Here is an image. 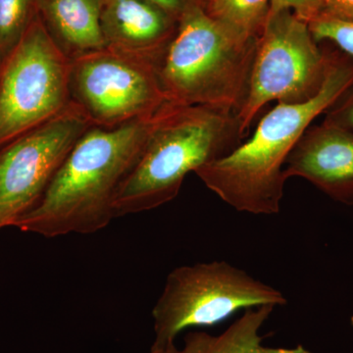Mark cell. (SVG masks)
Segmentation results:
<instances>
[{
  "label": "cell",
  "mask_w": 353,
  "mask_h": 353,
  "mask_svg": "<svg viewBox=\"0 0 353 353\" xmlns=\"http://www.w3.org/2000/svg\"><path fill=\"white\" fill-rule=\"evenodd\" d=\"M165 108L112 129L90 127L70 150L38 205L14 227L44 238L94 234L108 227L115 219L114 201L121 185Z\"/></svg>",
  "instance_id": "obj_1"
},
{
  "label": "cell",
  "mask_w": 353,
  "mask_h": 353,
  "mask_svg": "<svg viewBox=\"0 0 353 353\" xmlns=\"http://www.w3.org/2000/svg\"><path fill=\"white\" fill-rule=\"evenodd\" d=\"M353 85V57L328 48V67L318 94L301 103H280L260 120L252 138L194 174L239 212H280L285 160L306 130Z\"/></svg>",
  "instance_id": "obj_2"
},
{
  "label": "cell",
  "mask_w": 353,
  "mask_h": 353,
  "mask_svg": "<svg viewBox=\"0 0 353 353\" xmlns=\"http://www.w3.org/2000/svg\"><path fill=\"white\" fill-rule=\"evenodd\" d=\"M243 139L231 111L168 103L121 185L114 201L115 218L173 201L188 174L230 154Z\"/></svg>",
  "instance_id": "obj_3"
},
{
  "label": "cell",
  "mask_w": 353,
  "mask_h": 353,
  "mask_svg": "<svg viewBox=\"0 0 353 353\" xmlns=\"http://www.w3.org/2000/svg\"><path fill=\"white\" fill-rule=\"evenodd\" d=\"M257 41L192 3L179 19L158 70L167 101L236 114L248 95Z\"/></svg>",
  "instance_id": "obj_4"
},
{
  "label": "cell",
  "mask_w": 353,
  "mask_h": 353,
  "mask_svg": "<svg viewBox=\"0 0 353 353\" xmlns=\"http://www.w3.org/2000/svg\"><path fill=\"white\" fill-rule=\"evenodd\" d=\"M287 303L280 290L227 261L176 267L153 306L150 348L176 343L185 330L216 326L241 310Z\"/></svg>",
  "instance_id": "obj_5"
},
{
  "label": "cell",
  "mask_w": 353,
  "mask_h": 353,
  "mask_svg": "<svg viewBox=\"0 0 353 353\" xmlns=\"http://www.w3.org/2000/svg\"><path fill=\"white\" fill-rule=\"evenodd\" d=\"M290 10L269 13L257 41L245 101L236 114L241 138L266 104L301 103L318 94L328 67V48Z\"/></svg>",
  "instance_id": "obj_6"
},
{
  "label": "cell",
  "mask_w": 353,
  "mask_h": 353,
  "mask_svg": "<svg viewBox=\"0 0 353 353\" xmlns=\"http://www.w3.org/2000/svg\"><path fill=\"white\" fill-rule=\"evenodd\" d=\"M71 59L39 14L4 59L0 76V150L52 120L71 103Z\"/></svg>",
  "instance_id": "obj_7"
},
{
  "label": "cell",
  "mask_w": 353,
  "mask_h": 353,
  "mask_svg": "<svg viewBox=\"0 0 353 353\" xmlns=\"http://www.w3.org/2000/svg\"><path fill=\"white\" fill-rule=\"evenodd\" d=\"M158 70L108 48L90 51L71 59V101L104 129L152 117L169 103Z\"/></svg>",
  "instance_id": "obj_8"
},
{
  "label": "cell",
  "mask_w": 353,
  "mask_h": 353,
  "mask_svg": "<svg viewBox=\"0 0 353 353\" xmlns=\"http://www.w3.org/2000/svg\"><path fill=\"white\" fill-rule=\"evenodd\" d=\"M92 122L71 101L63 112L0 150V230L14 227L46 194Z\"/></svg>",
  "instance_id": "obj_9"
},
{
  "label": "cell",
  "mask_w": 353,
  "mask_h": 353,
  "mask_svg": "<svg viewBox=\"0 0 353 353\" xmlns=\"http://www.w3.org/2000/svg\"><path fill=\"white\" fill-rule=\"evenodd\" d=\"M285 179L299 176L353 205V132L322 123L309 127L285 160Z\"/></svg>",
  "instance_id": "obj_10"
},
{
  "label": "cell",
  "mask_w": 353,
  "mask_h": 353,
  "mask_svg": "<svg viewBox=\"0 0 353 353\" xmlns=\"http://www.w3.org/2000/svg\"><path fill=\"white\" fill-rule=\"evenodd\" d=\"M101 24L105 48L159 68L178 21L148 0H103Z\"/></svg>",
  "instance_id": "obj_11"
},
{
  "label": "cell",
  "mask_w": 353,
  "mask_h": 353,
  "mask_svg": "<svg viewBox=\"0 0 353 353\" xmlns=\"http://www.w3.org/2000/svg\"><path fill=\"white\" fill-rule=\"evenodd\" d=\"M102 3L103 0H39L44 26L70 59L105 48Z\"/></svg>",
  "instance_id": "obj_12"
},
{
  "label": "cell",
  "mask_w": 353,
  "mask_h": 353,
  "mask_svg": "<svg viewBox=\"0 0 353 353\" xmlns=\"http://www.w3.org/2000/svg\"><path fill=\"white\" fill-rule=\"evenodd\" d=\"M274 308L267 305L248 309L218 336L192 331L183 338V347H178L176 343H171L158 350L150 348L148 353H313L303 345L292 348L265 347V336L260 334V330Z\"/></svg>",
  "instance_id": "obj_13"
},
{
  "label": "cell",
  "mask_w": 353,
  "mask_h": 353,
  "mask_svg": "<svg viewBox=\"0 0 353 353\" xmlns=\"http://www.w3.org/2000/svg\"><path fill=\"white\" fill-rule=\"evenodd\" d=\"M206 12L232 29L259 38L270 10V0H212Z\"/></svg>",
  "instance_id": "obj_14"
},
{
  "label": "cell",
  "mask_w": 353,
  "mask_h": 353,
  "mask_svg": "<svg viewBox=\"0 0 353 353\" xmlns=\"http://www.w3.org/2000/svg\"><path fill=\"white\" fill-rule=\"evenodd\" d=\"M39 15V0H0V50L6 57Z\"/></svg>",
  "instance_id": "obj_15"
},
{
  "label": "cell",
  "mask_w": 353,
  "mask_h": 353,
  "mask_svg": "<svg viewBox=\"0 0 353 353\" xmlns=\"http://www.w3.org/2000/svg\"><path fill=\"white\" fill-rule=\"evenodd\" d=\"M307 24L316 43L331 41L339 50L353 57V21L319 14Z\"/></svg>",
  "instance_id": "obj_16"
},
{
  "label": "cell",
  "mask_w": 353,
  "mask_h": 353,
  "mask_svg": "<svg viewBox=\"0 0 353 353\" xmlns=\"http://www.w3.org/2000/svg\"><path fill=\"white\" fill-rule=\"evenodd\" d=\"M325 114L323 123L353 132V85Z\"/></svg>",
  "instance_id": "obj_17"
},
{
  "label": "cell",
  "mask_w": 353,
  "mask_h": 353,
  "mask_svg": "<svg viewBox=\"0 0 353 353\" xmlns=\"http://www.w3.org/2000/svg\"><path fill=\"white\" fill-rule=\"evenodd\" d=\"M322 0H270L269 13L292 11L299 19L308 23L322 12Z\"/></svg>",
  "instance_id": "obj_18"
},
{
  "label": "cell",
  "mask_w": 353,
  "mask_h": 353,
  "mask_svg": "<svg viewBox=\"0 0 353 353\" xmlns=\"http://www.w3.org/2000/svg\"><path fill=\"white\" fill-rule=\"evenodd\" d=\"M322 12L320 14L353 21V0H322Z\"/></svg>",
  "instance_id": "obj_19"
},
{
  "label": "cell",
  "mask_w": 353,
  "mask_h": 353,
  "mask_svg": "<svg viewBox=\"0 0 353 353\" xmlns=\"http://www.w3.org/2000/svg\"><path fill=\"white\" fill-rule=\"evenodd\" d=\"M148 1L161 8L174 19L179 21L185 9L192 3L199 2V0H148Z\"/></svg>",
  "instance_id": "obj_20"
},
{
  "label": "cell",
  "mask_w": 353,
  "mask_h": 353,
  "mask_svg": "<svg viewBox=\"0 0 353 353\" xmlns=\"http://www.w3.org/2000/svg\"><path fill=\"white\" fill-rule=\"evenodd\" d=\"M4 59H6V57H4V55L2 54L1 50H0V76H1L2 68H3Z\"/></svg>",
  "instance_id": "obj_21"
},
{
  "label": "cell",
  "mask_w": 353,
  "mask_h": 353,
  "mask_svg": "<svg viewBox=\"0 0 353 353\" xmlns=\"http://www.w3.org/2000/svg\"><path fill=\"white\" fill-rule=\"evenodd\" d=\"M212 1V0H199V2H201V4L202 6L205 7L208 6L209 2Z\"/></svg>",
  "instance_id": "obj_22"
}]
</instances>
